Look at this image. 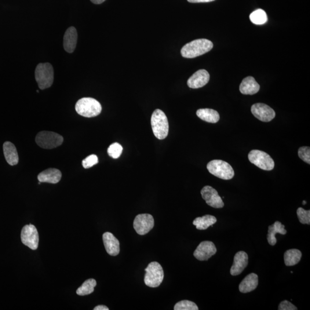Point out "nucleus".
I'll return each mask as SVG.
<instances>
[{
  "label": "nucleus",
  "instance_id": "nucleus-37",
  "mask_svg": "<svg viewBox=\"0 0 310 310\" xmlns=\"http://www.w3.org/2000/svg\"><path fill=\"white\" fill-rule=\"evenodd\" d=\"M306 201H305V200H304V202H303V205H306Z\"/></svg>",
  "mask_w": 310,
  "mask_h": 310
},
{
  "label": "nucleus",
  "instance_id": "nucleus-7",
  "mask_svg": "<svg viewBox=\"0 0 310 310\" xmlns=\"http://www.w3.org/2000/svg\"><path fill=\"white\" fill-rule=\"evenodd\" d=\"M36 144L44 149H53L59 147L63 142L61 135L50 131H42L35 138Z\"/></svg>",
  "mask_w": 310,
  "mask_h": 310
},
{
  "label": "nucleus",
  "instance_id": "nucleus-29",
  "mask_svg": "<svg viewBox=\"0 0 310 310\" xmlns=\"http://www.w3.org/2000/svg\"><path fill=\"white\" fill-rule=\"evenodd\" d=\"M123 148L118 143H115L109 146L108 149V154L114 159H118L121 156Z\"/></svg>",
  "mask_w": 310,
  "mask_h": 310
},
{
  "label": "nucleus",
  "instance_id": "nucleus-15",
  "mask_svg": "<svg viewBox=\"0 0 310 310\" xmlns=\"http://www.w3.org/2000/svg\"><path fill=\"white\" fill-rule=\"evenodd\" d=\"M106 250L111 256H116L120 253V242L118 239L110 232H106L103 236Z\"/></svg>",
  "mask_w": 310,
  "mask_h": 310
},
{
  "label": "nucleus",
  "instance_id": "nucleus-10",
  "mask_svg": "<svg viewBox=\"0 0 310 310\" xmlns=\"http://www.w3.org/2000/svg\"><path fill=\"white\" fill-rule=\"evenodd\" d=\"M154 217L149 214H138L135 217L133 228L137 234L141 236L147 234L154 228Z\"/></svg>",
  "mask_w": 310,
  "mask_h": 310
},
{
  "label": "nucleus",
  "instance_id": "nucleus-2",
  "mask_svg": "<svg viewBox=\"0 0 310 310\" xmlns=\"http://www.w3.org/2000/svg\"><path fill=\"white\" fill-rule=\"evenodd\" d=\"M151 125L153 132L159 140L166 138L169 134V124L165 113L160 109H156L151 117Z\"/></svg>",
  "mask_w": 310,
  "mask_h": 310
},
{
  "label": "nucleus",
  "instance_id": "nucleus-5",
  "mask_svg": "<svg viewBox=\"0 0 310 310\" xmlns=\"http://www.w3.org/2000/svg\"><path fill=\"white\" fill-rule=\"evenodd\" d=\"M207 169L210 174L221 180H232L235 176L232 167L223 160H212L207 164Z\"/></svg>",
  "mask_w": 310,
  "mask_h": 310
},
{
  "label": "nucleus",
  "instance_id": "nucleus-35",
  "mask_svg": "<svg viewBox=\"0 0 310 310\" xmlns=\"http://www.w3.org/2000/svg\"><path fill=\"white\" fill-rule=\"evenodd\" d=\"M109 308L107 307V306L104 305H99L96 306V308L94 309V310H109Z\"/></svg>",
  "mask_w": 310,
  "mask_h": 310
},
{
  "label": "nucleus",
  "instance_id": "nucleus-19",
  "mask_svg": "<svg viewBox=\"0 0 310 310\" xmlns=\"http://www.w3.org/2000/svg\"><path fill=\"white\" fill-rule=\"evenodd\" d=\"M260 86L252 76H248L240 84V92L245 95H253L258 92Z\"/></svg>",
  "mask_w": 310,
  "mask_h": 310
},
{
  "label": "nucleus",
  "instance_id": "nucleus-13",
  "mask_svg": "<svg viewBox=\"0 0 310 310\" xmlns=\"http://www.w3.org/2000/svg\"><path fill=\"white\" fill-rule=\"evenodd\" d=\"M217 252V248L213 242L205 241L199 244L194 251V256L199 261H206Z\"/></svg>",
  "mask_w": 310,
  "mask_h": 310
},
{
  "label": "nucleus",
  "instance_id": "nucleus-4",
  "mask_svg": "<svg viewBox=\"0 0 310 310\" xmlns=\"http://www.w3.org/2000/svg\"><path fill=\"white\" fill-rule=\"evenodd\" d=\"M35 78L42 90L49 88L54 82V69L49 63H40L35 70Z\"/></svg>",
  "mask_w": 310,
  "mask_h": 310
},
{
  "label": "nucleus",
  "instance_id": "nucleus-1",
  "mask_svg": "<svg viewBox=\"0 0 310 310\" xmlns=\"http://www.w3.org/2000/svg\"><path fill=\"white\" fill-rule=\"evenodd\" d=\"M213 44L206 39H196L182 47V56L185 58H194L202 56L213 49Z\"/></svg>",
  "mask_w": 310,
  "mask_h": 310
},
{
  "label": "nucleus",
  "instance_id": "nucleus-34",
  "mask_svg": "<svg viewBox=\"0 0 310 310\" xmlns=\"http://www.w3.org/2000/svg\"><path fill=\"white\" fill-rule=\"evenodd\" d=\"M189 2L191 3H200V2H209L214 1L215 0H187Z\"/></svg>",
  "mask_w": 310,
  "mask_h": 310
},
{
  "label": "nucleus",
  "instance_id": "nucleus-23",
  "mask_svg": "<svg viewBox=\"0 0 310 310\" xmlns=\"http://www.w3.org/2000/svg\"><path fill=\"white\" fill-rule=\"evenodd\" d=\"M196 115L203 121L209 123H216L220 119L218 112L211 109H200L197 111Z\"/></svg>",
  "mask_w": 310,
  "mask_h": 310
},
{
  "label": "nucleus",
  "instance_id": "nucleus-27",
  "mask_svg": "<svg viewBox=\"0 0 310 310\" xmlns=\"http://www.w3.org/2000/svg\"><path fill=\"white\" fill-rule=\"evenodd\" d=\"M249 18L250 21L256 25L264 24L268 20L267 13L264 10L261 9L254 11L250 14Z\"/></svg>",
  "mask_w": 310,
  "mask_h": 310
},
{
  "label": "nucleus",
  "instance_id": "nucleus-14",
  "mask_svg": "<svg viewBox=\"0 0 310 310\" xmlns=\"http://www.w3.org/2000/svg\"><path fill=\"white\" fill-rule=\"evenodd\" d=\"M209 80V72L205 70H199L188 79L187 85L191 89H198L205 86Z\"/></svg>",
  "mask_w": 310,
  "mask_h": 310
},
{
  "label": "nucleus",
  "instance_id": "nucleus-11",
  "mask_svg": "<svg viewBox=\"0 0 310 310\" xmlns=\"http://www.w3.org/2000/svg\"><path fill=\"white\" fill-rule=\"evenodd\" d=\"M251 112L258 120L263 122H269L275 118L274 110L268 105L257 103L251 106Z\"/></svg>",
  "mask_w": 310,
  "mask_h": 310
},
{
  "label": "nucleus",
  "instance_id": "nucleus-33",
  "mask_svg": "<svg viewBox=\"0 0 310 310\" xmlns=\"http://www.w3.org/2000/svg\"><path fill=\"white\" fill-rule=\"evenodd\" d=\"M278 310H297L298 308L288 301H284L280 303Z\"/></svg>",
  "mask_w": 310,
  "mask_h": 310
},
{
  "label": "nucleus",
  "instance_id": "nucleus-18",
  "mask_svg": "<svg viewBox=\"0 0 310 310\" xmlns=\"http://www.w3.org/2000/svg\"><path fill=\"white\" fill-rule=\"evenodd\" d=\"M62 178V173L59 170L49 169L38 175V179L41 183L56 184Z\"/></svg>",
  "mask_w": 310,
  "mask_h": 310
},
{
  "label": "nucleus",
  "instance_id": "nucleus-22",
  "mask_svg": "<svg viewBox=\"0 0 310 310\" xmlns=\"http://www.w3.org/2000/svg\"><path fill=\"white\" fill-rule=\"evenodd\" d=\"M277 233L282 235H285L287 233L286 230L284 228V225L279 221H276L268 227L267 240L270 245L273 246L276 245L277 240L276 235Z\"/></svg>",
  "mask_w": 310,
  "mask_h": 310
},
{
  "label": "nucleus",
  "instance_id": "nucleus-25",
  "mask_svg": "<svg viewBox=\"0 0 310 310\" xmlns=\"http://www.w3.org/2000/svg\"><path fill=\"white\" fill-rule=\"evenodd\" d=\"M302 257V252L300 250L292 249L284 253V263L287 266H293L299 263Z\"/></svg>",
  "mask_w": 310,
  "mask_h": 310
},
{
  "label": "nucleus",
  "instance_id": "nucleus-12",
  "mask_svg": "<svg viewBox=\"0 0 310 310\" xmlns=\"http://www.w3.org/2000/svg\"><path fill=\"white\" fill-rule=\"evenodd\" d=\"M200 193L208 205L216 209H220L224 206L223 200L218 195L217 191L211 186H205Z\"/></svg>",
  "mask_w": 310,
  "mask_h": 310
},
{
  "label": "nucleus",
  "instance_id": "nucleus-8",
  "mask_svg": "<svg viewBox=\"0 0 310 310\" xmlns=\"http://www.w3.org/2000/svg\"><path fill=\"white\" fill-rule=\"evenodd\" d=\"M249 161L260 169L265 171H271L274 169L275 162L267 153L254 149L248 154Z\"/></svg>",
  "mask_w": 310,
  "mask_h": 310
},
{
  "label": "nucleus",
  "instance_id": "nucleus-17",
  "mask_svg": "<svg viewBox=\"0 0 310 310\" xmlns=\"http://www.w3.org/2000/svg\"><path fill=\"white\" fill-rule=\"evenodd\" d=\"M77 31L74 27L68 28L65 31L63 38V46L65 52L68 53L74 52L77 43Z\"/></svg>",
  "mask_w": 310,
  "mask_h": 310
},
{
  "label": "nucleus",
  "instance_id": "nucleus-28",
  "mask_svg": "<svg viewBox=\"0 0 310 310\" xmlns=\"http://www.w3.org/2000/svg\"><path fill=\"white\" fill-rule=\"evenodd\" d=\"M175 310H198V306L191 301L184 300L179 302L174 306Z\"/></svg>",
  "mask_w": 310,
  "mask_h": 310
},
{
  "label": "nucleus",
  "instance_id": "nucleus-20",
  "mask_svg": "<svg viewBox=\"0 0 310 310\" xmlns=\"http://www.w3.org/2000/svg\"><path fill=\"white\" fill-rule=\"evenodd\" d=\"M3 150L7 163L10 166L17 165L19 163V156L15 146L9 141H6L3 145Z\"/></svg>",
  "mask_w": 310,
  "mask_h": 310
},
{
  "label": "nucleus",
  "instance_id": "nucleus-32",
  "mask_svg": "<svg viewBox=\"0 0 310 310\" xmlns=\"http://www.w3.org/2000/svg\"><path fill=\"white\" fill-rule=\"evenodd\" d=\"M98 163V157L96 155H91L83 160L82 166L87 169L97 165Z\"/></svg>",
  "mask_w": 310,
  "mask_h": 310
},
{
  "label": "nucleus",
  "instance_id": "nucleus-36",
  "mask_svg": "<svg viewBox=\"0 0 310 310\" xmlns=\"http://www.w3.org/2000/svg\"><path fill=\"white\" fill-rule=\"evenodd\" d=\"M95 4H100V3H103L106 0H90Z\"/></svg>",
  "mask_w": 310,
  "mask_h": 310
},
{
  "label": "nucleus",
  "instance_id": "nucleus-6",
  "mask_svg": "<svg viewBox=\"0 0 310 310\" xmlns=\"http://www.w3.org/2000/svg\"><path fill=\"white\" fill-rule=\"evenodd\" d=\"M145 271L146 273L144 283L146 286L156 288L161 284L164 279V271L159 262L156 261L151 262Z\"/></svg>",
  "mask_w": 310,
  "mask_h": 310
},
{
  "label": "nucleus",
  "instance_id": "nucleus-21",
  "mask_svg": "<svg viewBox=\"0 0 310 310\" xmlns=\"http://www.w3.org/2000/svg\"><path fill=\"white\" fill-rule=\"evenodd\" d=\"M258 283V276L254 273H250L240 284L239 290L244 294L250 293L256 289Z\"/></svg>",
  "mask_w": 310,
  "mask_h": 310
},
{
  "label": "nucleus",
  "instance_id": "nucleus-24",
  "mask_svg": "<svg viewBox=\"0 0 310 310\" xmlns=\"http://www.w3.org/2000/svg\"><path fill=\"white\" fill-rule=\"evenodd\" d=\"M217 222V218L211 215H205L202 217H197L193 221V225H195L196 228L198 230H206L210 226L213 227V225Z\"/></svg>",
  "mask_w": 310,
  "mask_h": 310
},
{
  "label": "nucleus",
  "instance_id": "nucleus-9",
  "mask_svg": "<svg viewBox=\"0 0 310 310\" xmlns=\"http://www.w3.org/2000/svg\"><path fill=\"white\" fill-rule=\"evenodd\" d=\"M21 242L32 250L38 249L39 237L38 230L34 225H25L21 233Z\"/></svg>",
  "mask_w": 310,
  "mask_h": 310
},
{
  "label": "nucleus",
  "instance_id": "nucleus-30",
  "mask_svg": "<svg viewBox=\"0 0 310 310\" xmlns=\"http://www.w3.org/2000/svg\"><path fill=\"white\" fill-rule=\"evenodd\" d=\"M297 215L301 223L310 224V210H305L302 207L298 208Z\"/></svg>",
  "mask_w": 310,
  "mask_h": 310
},
{
  "label": "nucleus",
  "instance_id": "nucleus-31",
  "mask_svg": "<svg viewBox=\"0 0 310 310\" xmlns=\"http://www.w3.org/2000/svg\"><path fill=\"white\" fill-rule=\"evenodd\" d=\"M299 157L306 163L310 164V148L309 147H302L298 150Z\"/></svg>",
  "mask_w": 310,
  "mask_h": 310
},
{
  "label": "nucleus",
  "instance_id": "nucleus-3",
  "mask_svg": "<svg viewBox=\"0 0 310 310\" xmlns=\"http://www.w3.org/2000/svg\"><path fill=\"white\" fill-rule=\"evenodd\" d=\"M75 110L79 115L91 118L101 114L102 107L99 102L93 98H83L76 103Z\"/></svg>",
  "mask_w": 310,
  "mask_h": 310
},
{
  "label": "nucleus",
  "instance_id": "nucleus-26",
  "mask_svg": "<svg viewBox=\"0 0 310 310\" xmlns=\"http://www.w3.org/2000/svg\"><path fill=\"white\" fill-rule=\"evenodd\" d=\"M97 285L96 280L93 279H90L85 281L82 286L78 288L76 290V294L80 296H85L93 293L94 288Z\"/></svg>",
  "mask_w": 310,
  "mask_h": 310
},
{
  "label": "nucleus",
  "instance_id": "nucleus-16",
  "mask_svg": "<svg viewBox=\"0 0 310 310\" xmlns=\"http://www.w3.org/2000/svg\"><path fill=\"white\" fill-rule=\"evenodd\" d=\"M248 264V256L245 251H240L234 257V262L231 269L232 276H238L244 271Z\"/></svg>",
  "mask_w": 310,
  "mask_h": 310
}]
</instances>
